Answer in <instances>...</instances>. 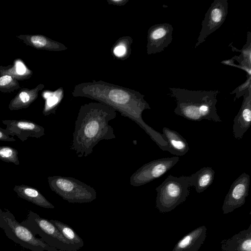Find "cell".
Here are the masks:
<instances>
[{"label": "cell", "instance_id": "6da1fadb", "mask_svg": "<svg viewBox=\"0 0 251 251\" xmlns=\"http://www.w3.org/2000/svg\"><path fill=\"white\" fill-rule=\"evenodd\" d=\"M74 97H85L96 100L114 108L125 117L137 124L163 151L167 143L162 134L148 126L142 118V113L150 109L145 96L133 89L102 80H92L76 85L72 93Z\"/></svg>", "mask_w": 251, "mask_h": 251}, {"label": "cell", "instance_id": "7a4b0ae2", "mask_svg": "<svg viewBox=\"0 0 251 251\" xmlns=\"http://www.w3.org/2000/svg\"><path fill=\"white\" fill-rule=\"evenodd\" d=\"M117 111L101 102L82 105L75 122L71 149L78 157L91 154L94 148L101 140L116 138L109 122L115 119Z\"/></svg>", "mask_w": 251, "mask_h": 251}, {"label": "cell", "instance_id": "3957f363", "mask_svg": "<svg viewBox=\"0 0 251 251\" xmlns=\"http://www.w3.org/2000/svg\"><path fill=\"white\" fill-rule=\"evenodd\" d=\"M169 89V95L176 102L174 110L176 114L193 121H222L216 107L219 90H190L178 88Z\"/></svg>", "mask_w": 251, "mask_h": 251}, {"label": "cell", "instance_id": "277c9868", "mask_svg": "<svg viewBox=\"0 0 251 251\" xmlns=\"http://www.w3.org/2000/svg\"><path fill=\"white\" fill-rule=\"evenodd\" d=\"M0 227L8 238L31 251H61L36 237L29 228L19 223L9 211L0 209Z\"/></svg>", "mask_w": 251, "mask_h": 251}, {"label": "cell", "instance_id": "5b68a950", "mask_svg": "<svg viewBox=\"0 0 251 251\" xmlns=\"http://www.w3.org/2000/svg\"><path fill=\"white\" fill-rule=\"evenodd\" d=\"M189 176L169 175L155 190L156 207L162 213L170 212L184 202L189 194Z\"/></svg>", "mask_w": 251, "mask_h": 251}, {"label": "cell", "instance_id": "8992f818", "mask_svg": "<svg viewBox=\"0 0 251 251\" xmlns=\"http://www.w3.org/2000/svg\"><path fill=\"white\" fill-rule=\"evenodd\" d=\"M48 180L51 190L70 203L90 202L97 198L92 187L75 178L54 176Z\"/></svg>", "mask_w": 251, "mask_h": 251}, {"label": "cell", "instance_id": "52a82bcc", "mask_svg": "<svg viewBox=\"0 0 251 251\" xmlns=\"http://www.w3.org/2000/svg\"><path fill=\"white\" fill-rule=\"evenodd\" d=\"M29 228L36 236L38 235L42 240L49 246L61 251H77L50 220L41 217L33 211H29L26 218L21 223Z\"/></svg>", "mask_w": 251, "mask_h": 251}, {"label": "cell", "instance_id": "ba28073f", "mask_svg": "<svg viewBox=\"0 0 251 251\" xmlns=\"http://www.w3.org/2000/svg\"><path fill=\"white\" fill-rule=\"evenodd\" d=\"M178 156L162 158L145 164L130 176V184L140 186L164 175L179 161Z\"/></svg>", "mask_w": 251, "mask_h": 251}, {"label": "cell", "instance_id": "9c48e42d", "mask_svg": "<svg viewBox=\"0 0 251 251\" xmlns=\"http://www.w3.org/2000/svg\"><path fill=\"white\" fill-rule=\"evenodd\" d=\"M227 0H214L207 11L201 23V29L195 48L204 42L206 38L224 24L228 13Z\"/></svg>", "mask_w": 251, "mask_h": 251}, {"label": "cell", "instance_id": "30bf717a", "mask_svg": "<svg viewBox=\"0 0 251 251\" xmlns=\"http://www.w3.org/2000/svg\"><path fill=\"white\" fill-rule=\"evenodd\" d=\"M250 176L245 173H242L230 186L222 206L225 214L232 212L244 204L248 195Z\"/></svg>", "mask_w": 251, "mask_h": 251}, {"label": "cell", "instance_id": "8fae6325", "mask_svg": "<svg viewBox=\"0 0 251 251\" xmlns=\"http://www.w3.org/2000/svg\"><path fill=\"white\" fill-rule=\"evenodd\" d=\"M173 26L169 23L158 24L151 26L148 31V54L163 51L173 40Z\"/></svg>", "mask_w": 251, "mask_h": 251}, {"label": "cell", "instance_id": "7c38bea8", "mask_svg": "<svg viewBox=\"0 0 251 251\" xmlns=\"http://www.w3.org/2000/svg\"><path fill=\"white\" fill-rule=\"evenodd\" d=\"M5 129L10 135L16 136L24 141L28 137L39 138L45 135L44 128L31 121L25 120H4Z\"/></svg>", "mask_w": 251, "mask_h": 251}, {"label": "cell", "instance_id": "4fadbf2b", "mask_svg": "<svg viewBox=\"0 0 251 251\" xmlns=\"http://www.w3.org/2000/svg\"><path fill=\"white\" fill-rule=\"evenodd\" d=\"M233 133L241 140L251 125V88L243 95L241 108L233 120Z\"/></svg>", "mask_w": 251, "mask_h": 251}, {"label": "cell", "instance_id": "5bb4252c", "mask_svg": "<svg viewBox=\"0 0 251 251\" xmlns=\"http://www.w3.org/2000/svg\"><path fill=\"white\" fill-rule=\"evenodd\" d=\"M206 229L202 226L191 231L176 244L172 251H199L205 241Z\"/></svg>", "mask_w": 251, "mask_h": 251}, {"label": "cell", "instance_id": "9a60e30c", "mask_svg": "<svg viewBox=\"0 0 251 251\" xmlns=\"http://www.w3.org/2000/svg\"><path fill=\"white\" fill-rule=\"evenodd\" d=\"M223 251H251V224L247 229L221 242Z\"/></svg>", "mask_w": 251, "mask_h": 251}, {"label": "cell", "instance_id": "2e32d148", "mask_svg": "<svg viewBox=\"0 0 251 251\" xmlns=\"http://www.w3.org/2000/svg\"><path fill=\"white\" fill-rule=\"evenodd\" d=\"M162 136L167 143V151L177 156H182L189 150L188 143L177 131L164 127Z\"/></svg>", "mask_w": 251, "mask_h": 251}, {"label": "cell", "instance_id": "e0dca14e", "mask_svg": "<svg viewBox=\"0 0 251 251\" xmlns=\"http://www.w3.org/2000/svg\"><path fill=\"white\" fill-rule=\"evenodd\" d=\"M14 191L20 198L39 206L53 209L54 206L42 195L37 189L25 185H16Z\"/></svg>", "mask_w": 251, "mask_h": 251}, {"label": "cell", "instance_id": "ac0fdd59", "mask_svg": "<svg viewBox=\"0 0 251 251\" xmlns=\"http://www.w3.org/2000/svg\"><path fill=\"white\" fill-rule=\"evenodd\" d=\"M214 176L215 171L211 167H203L189 176L190 186H194L197 193H201L211 185Z\"/></svg>", "mask_w": 251, "mask_h": 251}, {"label": "cell", "instance_id": "d6986e66", "mask_svg": "<svg viewBox=\"0 0 251 251\" xmlns=\"http://www.w3.org/2000/svg\"><path fill=\"white\" fill-rule=\"evenodd\" d=\"M49 220L72 245L76 247L78 250L83 246V240L71 226L57 220Z\"/></svg>", "mask_w": 251, "mask_h": 251}, {"label": "cell", "instance_id": "ffe728a7", "mask_svg": "<svg viewBox=\"0 0 251 251\" xmlns=\"http://www.w3.org/2000/svg\"><path fill=\"white\" fill-rule=\"evenodd\" d=\"M133 39L130 36H123L119 38L112 48L113 55L121 60L128 58L131 52V45Z\"/></svg>", "mask_w": 251, "mask_h": 251}, {"label": "cell", "instance_id": "44dd1931", "mask_svg": "<svg viewBox=\"0 0 251 251\" xmlns=\"http://www.w3.org/2000/svg\"><path fill=\"white\" fill-rule=\"evenodd\" d=\"M229 47H231L232 51H239L241 52L239 56H234L233 58L237 61L240 66L251 68V32H247V41L246 44L243 46L241 50H238L233 46L230 43Z\"/></svg>", "mask_w": 251, "mask_h": 251}, {"label": "cell", "instance_id": "7402d4cb", "mask_svg": "<svg viewBox=\"0 0 251 251\" xmlns=\"http://www.w3.org/2000/svg\"><path fill=\"white\" fill-rule=\"evenodd\" d=\"M46 98H48L46 101V108L45 110L46 112H51L60 103L64 97V90L62 87H60L56 91L53 93L46 94Z\"/></svg>", "mask_w": 251, "mask_h": 251}, {"label": "cell", "instance_id": "603a6c76", "mask_svg": "<svg viewBox=\"0 0 251 251\" xmlns=\"http://www.w3.org/2000/svg\"><path fill=\"white\" fill-rule=\"evenodd\" d=\"M18 154V151L13 148L9 146H0V160L19 165L20 162Z\"/></svg>", "mask_w": 251, "mask_h": 251}, {"label": "cell", "instance_id": "cb8c5ba5", "mask_svg": "<svg viewBox=\"0 0 251 251\" xmlns=\"http://www.w3.org/2000/svg\"><path fill=\"white\" fill-rule=\"evenodd\" d=\"M247 79L243 83L230 93V94H235L234 101L243 96L251 88V76L247 75Z\"/></svg>", "mask_w": 251, "mask_h": 251}, {"label": "cell", "instance_id": "d4e9b609", "mask_svg": "<svg viewBox=\"0 0 251 251\" xmlns=\"http://www.w3.org/2000/svg\"><path fill=\"white\" fill-rule=\"evenodd\" d=\"M15 140L13 137L10 136L5 129L0 128V141L12 142Z\"/></svg>", "mask_w": 251, "mask_h": 251}, {"label": "cell", "instance_id": "484cf974", "mask_svg": "<svg viewBox=\"0 0 251 251\" xmlns=\"http://www.w3.org/2000/svg\"><path fill=\"white\" fill-rule=\"evenodd\" d=\"M109 4H112L116 6H123L125 5L128 0H107Z\"/></svg>", "mask_w": 251, "mask_h": 251}, {"label": "cell", "instance_id": "4316f807", "mask_svg": "<svg viewBox=\"0 0 251 251\" xmlns=\"http://www.w3.org/2000/svg\"><path fill=\"white\" fill-rule=\"evenodd\" d=\"M12 80V78L11 76L8 75H3L0 77V85H5L10 83Z\"/></svg>", "mask_w": 251, "mask_h": 251}, {"label": "cell", "instance_id": "83f0119b", "mask_svg": "<svg viewBox=\"0 0 251 251\" xmlns=\"http://www.w3.org/2000/svg\"><path fill=\"white\" fill-rule=\"evenodd\" d=\"M16 72L18 74L23 75L25 72V68L24 65L21 62H18L17 64Z\"/></svg>", "mask_w": 251, "mask_h": 251}, {"label": "cell", "instance_id": "f1b7e54d", "mask_svg": "<svg viewBox=\"0 0 251 251\" xmlns=\"http://www.w3.org/2000/svg\"><path fill=\"white\" fill-rule=\"evenodd\" d=\"M19 97L23 103L27 102L30 99L29 95L26 92H21L20 94Z\"/></svg>", "mask_w": 251, "mask_h": 251}]
</instances>
